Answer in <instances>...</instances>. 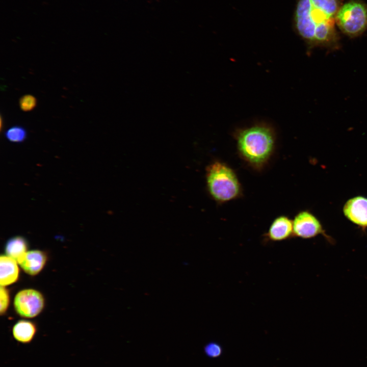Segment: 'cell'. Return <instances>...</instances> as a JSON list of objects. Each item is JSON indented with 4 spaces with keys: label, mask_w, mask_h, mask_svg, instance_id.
Masks as SVG:
<instances>
[{
    "label": "cell",
    "mask_w": 367,
    "mask_h": 367,
    "mask_svg": "<svg viewBox=\"0 0 367 367\" xmlns=\"http://www.w3.org/2000/svg\"><path fill=\"white\" fill-rule=\"evenodd\" d=\"M204 353L210 358H217L220 357L223 352L222 346L216 342L212 341L207 343L203 348Z\"/></svg>",
    "instance_id": "cell-14"
},
{
    "label": "cell",
    "mask_w": 367,
    "mask_h": 367,
    "mask_svg": "<svg viewBox=\"0 0 367 367\" xmlns=\"http://www.w3.org/2000/svg\"><path fill=\"white\" fill-rule=\"evenodd\" d=\"M19 106L21 110L28 112L33 110L37 104V99L33 95L27 94L19 99Z\"/></svg>",
    "instance_id": "cell-15"
},
{
    "label": "cell",
    "mask_w": 367,
    "mask_h": 367,
    "mask_svg": "<svg viewBox=\"0 0 367 367\" xmlns=\"http://www.w3.org/2000/svg\"><path fill=\"white\" fill-rule=\"evenodd\" d=\"M36 332L35 325L28 321L20 320L13 326L12 334L14 338L18 342L28 344L33 339Z\"/></svg>",
    "instance_id": "cell-11"
},
{
    "label": "cell",
    "mask_w": 367,
    "mask_h": 367,
    "mask_svg": "<svg viewBox=\"0 0 367 367\" xmlns=\"http://www.w3.org/2000/svg\"><path fill=\"white\" fill-rule=\"evenodd\" d=\"M5 136L11 142L20 143L25 139L27 132L22 126H13L6 131Z\"/></svg>",
    "instance_id": "cell-13"
},
{
    "label": "cell",
    "mask_w": 367,
    "mask_h": 367,
    "mask_svg": "<svg viewBox=\"0 0 367 367\" xmlns=\"http://www.w3.org/2000/svg\"><path fill=\"white\" fill-rule=\"evenodd\" d=\"M17 261L7 255L0 257V284L6 286L15 282L18 278L19 269Z\"/></svg>",
    "instance_id": "cell-10"
},
{
    "label": "cell",
    "mask_w": 367,
    "mask_h": 367,
    "mask_svg": "<svg viewBox=\"0 0 367 367\" xmlns=\"http://www.w3.org/2000/svg\"><path fill=\"white\" fill-rule=\"evenodd\" d=\"M339 30L351 38L358 37L367 30V4L361 0L343 4L335 17Z\"/></svg>",
    "instance_id": "cell-4"
},
{
    "label": "cell",
    "mask_w": 367,
    "mask_h": 367,
    "mask_svg": "<svg viewBox=\"0 0 367 367\" xmlns=\"http://www.w3.org/2000/svg\"><path fill=\"white\" fill-rule=\"evenodd\" d=\"M46 261V256L43 252L34 250L27 251L19 264L25 273L35 275L43 269Z\"/></svg>",
    "instance_id": "cell-9"
},
{
    "label": "cell",
    "mask_w": 367,
    "mask_h": 367,
    "mask_svg": "<svg viewBox=\"0 0 367 367\" xmlns=\"http://www.w3.org/2000/svg\"><path fill=\"white\" fill-rule=\"evenodd\" d=\"M294 237L308 239L322 235L329 243L333 242L324 229L319 220L310 212L304 210L298 212L293 220Z\"/></svg>",
    "instance_id": "cell-5"
},
{
    "label": "cell",
    "mask_w": 367,
    "mask_h": 367,
    "mask_svg": "<svg viewBox=\"0 0 367 367\" xmlns=\"http://www.w3.org/2000/svg\"><path fill=\"white\" fill-rule=\"evenodd\" d=\"M206 188L212 199L219 204L242 196L241 184L235 171L226 163L216 160L206 167Z\"/></svg>",
    "instance_id": "cell-3"
},
{
    "label": "cell",
    "mask_w": 367,
    "mask_h": 367,
    "mask_svg": "<svg viewBox=\"0 0 367 367\" xmlns=\"http://www.w3.org/2000/svg\"><path fill=\"white\" fill-rule=\"evenodd\" d=\"M27 241L24 238L20 236L11 238L5 247L7 255L15 260L18 264L23 258L27 252Z\"/></svg>",
    "instance_id": "cell-12"
},
{
    "label": "cell",
    "mask_w": 367,
    "mask_h": 367,
    "mask_svg": "<svg viewBox=\"0 0 367 367\" xmlns=\"http://www.w3.org/2000/svg\"><path fill=\"white\" fill-rule=\"evenodd\" d=\"M234 136L240 158L255 170L264 169L276 149V138L272 128L256 124L237 130Z\"/></svg>",
    "instance_id": "cell-2"
},
{
    "label": "cell",
    "mask_w": 367,
    "mask_h": 367,
    "mask_svg": "<svg viewBox=\"0 0 367 367\" xmlns=\"http://www.w3.org/2000/svg\"><path fill=\"white\" fill-rule=\"evenodd\" d=\"M344 0H298L294 14V27L309 49L339 48L340 36L335 17Z\"/></svg>",
    "instance_id": "cell-1"
},
{
    "label": "cell",
    "mask_w": 367,
    "mask_h": 367,
    "mask_svg": "<svg viewBox=\"0 0 367 367\" xmlns=\"http://www.w3.org/2000/svg\"><path fill=\"white\" fill-rule=\"evenodd\" d=\"M346 218L362 230L367 228V198L357 196L348 200L343 206Z\"/></svg>",
    "instance_id": "cell-7"
},
{
    "label": "cell",
    "mask_w": 367,
    "mask_h": 367,
    "mask_svg": "<svg viewBox=\"0 0 367 367\" xmlns=\"http://www.w3.org/2000/svg\"><path fill=\"white\" fill-rule=\"evenodd\" d=\"M44 298L38 291L33 289L23 290L15 297L14 305L17 313L22 317L34 318L44 307Z\"/></svg>",
    "instance_id": "cell-6"
},
{
    "label": "cell",
    "mask_w": 367,
    "mask_h": 367,
    "mask_svg": "<svg viewBox=\"0 0 367 367\" xmlns=\"http://www.w3.org/2000/svg\"><path fill=\"white\" fill-rule=\"evenodd\" d=\"M264 237L272 242L282 241L294 237L293 220L285 215L277 217L271 223Z\"/></svg>",
    "instance_id": "cell-8"
},
{
    "label": "cell",
    "mask_w": 367,
    "mask_h": 367,
    "mask_svg": "<svg viewBox=\"0 0 367 367\" xmlns=\"http://www.w3.org/2000/svg\"><path fill=\"white\" fill-rule=\"evenodd\" d=\"M0 311L3 314L7 310L9 303V296L8 291L3 286L0 290Z\"/></svg>",
    "instance_id": "cell-16"
}]
</instances>
